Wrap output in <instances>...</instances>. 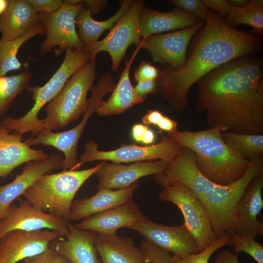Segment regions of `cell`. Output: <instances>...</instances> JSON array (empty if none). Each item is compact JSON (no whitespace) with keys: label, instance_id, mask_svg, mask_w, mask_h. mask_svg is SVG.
Wrapping results in <instances>:
<instances>
[{"label":"cell","instance_id":"obj_10","mask_svg":"<svg viewBox=\"0 0 263 263\" xmlns=\"http://www.w3.org/2000/svg\"><path fill=\"white\" fill-rule=\"evenodd\" d=\"M180 146L169 135H164L155 144L144 146L123 144L115 150H101L98 149L95 141L90 140L85 144L79 161L82 164L94 161L115 164L157 160L170 162L177 154Z\"/></svg>","mask_w":263,"mask_h":263},{"label":"cell","instance_id":"obj_34","mask_svg":"<svg viewBox=\"0 0 263 263\" xmlns=\"http://www.w3.org/2000/svg\"><path fill=\"white\" fill-rule=\"evenodd\" d=\"M230 233H225L217 238L215 241L204 250L192 253L184 257L173 255V263H208L213 254L225 246H232Z\"/></svg>","mask_w":263,"mask_h":263},{"label":"cell","instance_id":"obj_2","mask_svg":"<svg viewBox=\"0 0 263 263\" xmlns=\"http://www.w3.org/2000/svg\"><path fill=\"white\" fill-rule=\"evenodd\" d=\"M205 21L184 65L177 70L162 65L156 80L158 92L176 111L187 108L189 89L204 76L225 63L261 48L258 36L229 26L211 10L208 9Z\"/></svg>","mask_w":263,"mask_h":263},{"label":"cell","instance_id":"obj_42","mask_svg":"<svg viewBox=\"0 0 263 263\" xmlns=\"http://www.w3.org/2000/svg\"><path fill=\"white\" fill-rule=\"evenodd\" d=\"M134 90L137 94L144 99L150 94L158 92L156 80H145L137 83Z\"/></svg>","mask_w":263,"mask_h":263},{"label":"cell","instance_id":"obj_24","mask_svg":"<svg viewBox=\"0 0 263 263\" xmlns=\"http://www.w3.org/2000/svg\"><path fill=\"white\" fill-rule=\"evenodd\" d=\"M138 184L136 182L128 188L119 189H99L91 197L73 201L67 221L83 220L132 201V196Z\"/></svg>","mask_w":263,"mask_h":263},{"label":"cell","instance_id":"obj_36","mask_svg":"<svg viewBox=\"0 0 263 263\" xmlns=\"http://www.w3.org/2000/svg\"><path fill=\"white\" fill-rule=\"evenodd\" d=\"M146 263H173L170 252L143 238L140 242Z\"/></svg>","mask_w":263,"mask_h":263},{"label":"cell","instance_id":"obj_43","mask_svg":"<svg viewBox=\"0 0 263 263\" xmlns=\"http://www.w3.org/2000/svg\"><path fill=\"white\" fill-rule=\"evenodd\" d=\"M203 1L208 9L217 11L221 18L227 15L229 4L226 0H203Z\"/></svg>","mask_w":263,"mask_h":263},{"label":"cell","instance_id":"obj_49","mask_svg":"<svg viewBox=\"0 0 263 263\" xmlns=\"http://www.w3.org/2000/svg\"><path fill=\"white\" fill-rule=\"evenodd\" d=\"M9 4V1L7 0H0V15H3L6 11Z\"/></svg>","mask_w":263,"mask_h":263},{"label":"cell","instance_id":"obj_26","mask_svg":"<svg viewBox=\"0 0 263 263\" xmlns=\"http://www.w3.org/2000/svg\"><path fill=\"white\" fill-rule=\"evenodd\" d=\"M140 45L131 58L126 61L125 67L119 79L112 90V94L106 101L102 100L96 112L99 115L108 116L123 113L135 104L142 102L144 99L135 92L130 78L131 67L139 50Z\"/></svg>","mask_w":263,"mask_h":263},{"label":"cell","instance_id":"obj_23","mask_svg":"<svg viewBox=\"0 0 263 263\" xmlns=\"http://www.w3.org/2000/svg\"><path fill=\"white\" fill-rule=\"evenodd\" d=\"M0 123V178H5L20 165L32 161L43 160L49 155L42 150L31 148L22 142V135L10 133Z\"/></svg>","mask_w":263,"mask_h":263},{"label":"cell","instance_id":"obj_1","mask_svg":"<svg viewBox=\"0 0 263 263\" xmlns=\"http://www.w3.org/2000/svg\"><path fill=\"white\" fill-rule=\"evenodd\" d=\"M195 111L209 128L249 134L263 133V73L261 60L249 55L212 70L197 83Z\"/></svg>","mask_w":263,"mask_h":263},{"label":"cell","instance_id":"obj_4","mask_svg":"<svg viewBox=\"0 0 263 263\" xmlns=\"http://www.w3.org/2000/svg\"><path fill=\"white\" fill-rule=\"evenodd\" d=\"M104 161L82 170H65L40 177L23 193L25 199L42 211L67 220L74 198L82 185Z\"/></svg>","mask_w":263,"mask_h":263},{"label":"cell","instance_id":"obj_50","mask_svg":"<svg viewBox=\"0 0 263 263\" xmlns=\"http://www.w3.org/2000/svg\"><path fill=\"white\" fill-rule=\"evenodd\" d=\"M25 263L24 262H19V263Z\"/></svg>","mask_w":263,"mask_h":263},{"label":"cell","instance_id":"obj_16","mask_svg":"<svg viewBox=\"0 0 263 263\" xmlns=\"http://www.w3.org/2000/svg\"><path fill=\"white\" fill-rule=\"evenodd\" d=\"M154 179L162 187L178 182L198 197L219 186L203 175L197 167L194 153L188 148L181 146L177 154L169 163L164 172L154 175Z\"/></svg>","mask_w":263,"mask_h":263},{"label":"cell","instance_id":"obj_8","mask_svg":"<svg viewBox=\"0 0 263 263\" xmlns=\"http://www.w3.org/2000/svg\"><path fill=\"white\" fill-rule=\"evenodd\" d=\"M114 85L113 75L111 74H107L99 79L97 85L92 88V95L89 99L88 107L81 121L73 128L59 132L43 130L25 142L29 146L41 144L57 149L64 154L63 170H77L82 164L77 159L78 140L89 118L96 112L105 95L111 92Z\"/></svg>","mask_w":263,"mask_h":263},{"label":"cell","instance_id":"obj_30","mask_svg":"<svg viewBox=\"0 0 263 263\" xmlns=\"http://www.w3.org/2000/svg\"><path fill=\"white\" fill-rule=\"evenodd\" d=\"M45 34L43 25L38 22L34 28L21 37L7 40L0 39V77L3 76L11 71L19 70L22 67L28 66L27 63L21 62L17 57L19 49L31 38Z\"/></svg>","mask_w":263,"mask_h":263},{"label":"cell","instance_id":"obj_29","mask_svg":"<svg viewBox=\"0 0 263 263\" xmlns=\"http://www.w3.org/2000/svg\"><path fill=\"white\" fill-rule=\"evenodd\" d=\"M132 0L120 1V7L112 17L104 21L94 20L88 10L84 5L79 10L75 19V24L78 28V36L83 49H87L98 40L105 31L111 29L114 24L126 13Z\"/></svg>","mask_w":263,"mask_h":263},{"label":"cell","instance_id":"obj_37","mask_svg":"<svg viewBox=\"0 0 263 263\" xmlns=\"http://www.w3.org/2000/svg\"><path fill=\"white\" fill-rule=\"evenodd\" d=\"M175 8L194 16L201 20L206 19L208 9L201 0H171Z\"/></svg>","mask_w":263,"mask_h":263},{"label":"cell","instance_id":"obj_5","mask_svg":"<svg viewBox=\"0 0 263 263\" xmlns=\"http://www.w3.org/2000/svg\"><path fill=\"white\" fill-rule=\"evenodd\" d=\"M65 52L63 62L45 85L28 87L35 102L32 108L20 117L6 116L2 118L1 123L10 132L21 135L31 132L33 137L43 130L42 119L38 117L40 110L58 94L69 78L90 60L83 49H67Z\"/></svg>","mask_w":263,"mask_h":263},{"label":"cell","instance_id":"obj_3","mask_svg":"<svg viewBox=\"0 0 263 263\" xmlns=\"http://www.w3.org/2000/svg\"><path fill=\"white\" fill-rule=\"evenodd\" d=\"M219 127L199 131H175L168 135L180 146L191 150L199 170L207 179L225 186L241 178L251 160L236 152L223 141Z\"/></svg>","mask_w":263,"mask_h":263},{"label":"cell","instance_id":"obj_21","mask_svg":"<svg viewBox=\"0 0 263 263\" xmlns=\"http://www.w3.org/2000/svg\"><path fill=\"white\" fill-rule=\"evenodd\" d=\"M263 174L256 177L249 185L235 210V232L255 239L263 236V223L257 217L263 208Z\"/></svg>","mask_w":263,"mask_h":263},{"label":"cell","instance_id":"obj_19","mask_svg":"<svg viewBox=\"0 0 263 263\" xmlns=\"http://www.w3.org/2000/svg\"><path fill=\"white\" fill-rule=\"evenodd\" d=\"M63 158L52 154L43 160L26 163L20 173L10 183L0 186V221L14 201L41 176L63 168Z\"/></svg>","mask_w":263,"mask_h":263},{"label":"cell","instance_id":"obj_27","mask_svg":"<svg viewBox=\"0 0 263 263\" xmlns=\"http://www.w3.org/2000/svg\"><path fill=\"white\" fill-rule=\"evenodd\" d=\"M38 23L37 13L27 0H11L0 18L1 38L11 40L19 38Z\"/></svg>","mask_w":263,"mask_h":263},{"label":"cell","instance_id":"obj_14","mask_svg":"<svg viewBox=\"0 0 263 263\" xmlns=\"http://www.w3.org/2000/svg\"><path fill=\"white\" fill-rule=\"evenodd\" d=\"M204 25L202 21L184 29L150 36L139 44L151 56L152 61L175 70L186 63L187 49L191 38Z\"/></svg>","mask_w":263,"mask_h":263},{"label":"cell","instance_id":"obj_22","mask_svg":"<svg viewBox=\"0 0 263 263\" xmlns=\"http://www.w3.org/2000/svg\"><path fill=\"white\" fill-rule=\"evenodd\" d=\"M68 226V235L57 238L50 244L49 247L71 263H102L95 246L98 234L77 228L69 221Z\"/></svg>","mask_w":263,"mask_h":263},{"label":"cell","instance_id":"obj_32","mask_svg":"<svg viewBox=\"0 0 263 263\" xmlns=\"http://www.w3.org/2000/svg\"><path fill=\"white\" fill-rule=\"evenodd\" d=\"M221 136L229 148L250 160L263 156V134L223 132Z\"/></svg>","mask_w":263,"mask_h":263},{"label":"cell","instance_id":"obj_46","mask_svg":"<svg viewBox=\"0 0 263 263\" xmlns=\"http://www.w3.org/2000/svg\"><path fill=\"white\" fill-rule=\"evenodd\" d=\"M84 5L88 9L91 15L97 14L104 10L106 6L107 1L102 0H83Z\"/></svg>","mask_w":263,"mask_h":263},{"label":"cell","instance_id":"obj_44","mask_svg":"<svg viewBox=\"0 0 263 263\" xmlns=\"http://www.w3.org/2000/svg\"><path fill=\"white\" fill-rule=\"evenodd\" d=\"M213 263H239L238 254L229 250L222 251L216 256Z\"/></svg>","mask_w":263,"mask_h":263},{"label":"cell","instance_id":"obj_41","mask_svg":"<svg viewBox=\"0 0 263 263\" xmlns=\"http://www.w3.org/2000/svg\"><path fill=\"white\" fill-rule=\"evenodd\" d=\"M37 13L51 14L61 6V0H27Z\"/></svg>","mask_w":263,"mask_h":263},{"label":"cell","instance_id":"obj_38","mask_svg":"<svg viewBox=\"0 0 263 263\" xmlns=\"http://www.w3.org/2000/svg\"><path fill=\"white\" fill-rule=\"evenodd\" d=\"M23 262L25 263H71L65 257L50 247L38 255L24 259Z\"/></svg>","mask_w":263,"mask_h":263},{"label":"cell","instance_id":"obj_47","mask_svg":"<svg viewBox=\"0 0 263 263\" xmlns=\"http://www.w3.org/2000/svg\"><path fill=\"white\" fill-rule=\"evenodd\" d=\"M162 113L156 110H150L142 118V121L145 125H153L156 126L158 121L163 116Z\"/></svg>","mask_w":263,"mask_h":263},{"label":"cell","instance_id":"obj_9","mask_svg":"<svg viewBox=\"0 0 263 263\" xmlns=\"http://www.w3.org/2000/svg\"><path fill=\"white\" fill-rule=\"evenodd\" d=\"M160 200L174 204L181 211L184 225L201 252L216 240L207 213L198 196L183 184L175 182L163 187Z\"/></svg>","mask_w":263,"mask_h":263},{"label":"cell","instance_id":"obj_17","mask_svg":"<svg viewBox=\"0 0 263 263\" xmlns=\"http://www.w3.org/2000/svg\"><path fill=\"white\" fill-rule=\"evenodd\" d=\"M128 228L177 256L184 257L199 252L195 240L184 224L166 225L154 223L148 218Z\"/></svg>","mask_w":263,"mask_h":263},{"label":"cell","instance_id":"obj_6","mask_svg":"<svg viewBox=\"0 0 263 263\" xmlns=\"http://www.w3.org/2000/svg\"><path fill=\"white\" fill-rule=\"evenodd\" d=\"M95 63L96 58L91 59L76 71L48 103L46 116L42 119L43 130L62 129L85 113L89 105L87 94L96 77Z\"/></svg>","mask_w":263,"mask_h":263},{"label":"cell","instance_id":"obj_18","mask_svg":"<svg viewBox=\"0 0 263 263\" xmlns=\"http://www.w3.org/2000/svg\"><path fill=\"white\" fill-rule=\"evenodd\" d=\"M169 163L147 161L125 165L104 161L95 173L98 178L97 189L128 188L142 177L163 173Z\"/></svg>","mask_w":263,"mask_h":263},{"label":"cell","instance_id":"obj_45","mask_svg":"<svg viewBox=\"0 0 263 263\" xmlns=\"http://www.w3.org/2000/svg\"><path fill=\"white\" fill-rule=\"evenodd\" d=\"M178 123L164 114L157 123L156 126L161 131L169 132L177 131Z\"/></svg>","mask_w":263,"mask_h":263},{"label":"cell","instance_id":"obj_11","mask_svg":"<svg viewBox=\"0 0 263 263\" xmlns=\"http://www.w3.org/2000/svg\"><path fill=\"white\" fill-rule=\"evenodd\" d=\"M144 4L142 0H132L128 10L114 24L107 35L92 47L84 49L90 59L96 58L99 53L108 52L112 60V70L118 69L129 46L133 44L138 46L142 39L139 16Z\"/></svg>","mask_w":263,"mask_h":263},{"label":"cell","instance_id":"obj_31","mask_svg":"<svg viewBox=\"0 0 263 263\" xmlns=\"http://www.w3.org/2000/svg\"><path fill=\"white\" fill-rule=\"evenodd\" d=\"M225 17L224 21L230 26L246 25L252 28L255 34H261L263 31V1L250 0L248 5L243 7L229 5Z\"/></svg>","mask_w":263,"mask_h":263},{"label":"cell","instance_id":"obj_13","mask_svg":"<svg viewBox=\"0 0 263 263\" xmlns=\"http://www.w3.org/2000/svg\"><path fill=\"white\" fill-rule=\"evenodd\" d=\"M65 219L45 212L26 199H19L18 205L13 203L0 221V239L14 230L27 231L50 229L66 237L69 233Z\"/></svg>","mask_w":263,"mask_h":263},{"label":"cell","instance_id":"obj_48","mask_svg":"<svg viewBox=\"0 0 263 263\" xmlns=\"http://www.w3.org/2000/svg\"><path fill=\"white\" fill-rule=\"evenodd\" d=\"M226 1L229 5L236 7L246 6L250 2V0H228Z\"/></svg>","mask_w":263,"mask_h":263},{"label":"cell","instance_id":"obj_40","mask_svg":"<svg viewBox=\"0 0 263 263\" xmlns=\"http://www.w3.org/2000/svg\"><path fill=\"white\" fill-rule=\"evenodd\" d=\"M132 134L135 141L145 144H152L155 140L154 132L143 124H135L132 128Z\"/></svg>","mask_w":263,"mask_h":263},{"label":"cell","instance_id":"obj_20","mask_svg":"<svg viewBox=\"0 0 263 263\" xmlns=\"http://www.w3.org/2000/svg\"><path fill=\"white\" fill-rule=\"evenodd\" d=\"M148 219L133 201L96 213L75 225L98 235L112 236L121 227H129Z\"/></svg>","mask_w":263,"mask_h":263},{"label":"cell","instance_id":"obj_7","mask_svg":"<svg viewBox=\"0 0 263 263\" xmlns=\"http://www.w3.org/2000/svg\"><path fill=\"white\" fill-rule=\"evenodd\" d=\"M263 173V156L251 160L244 174L225 186H218L198 197L210 220L215 237L235 232V210L250 183Z\"/></svg>","mask_w":263,"mask_h":263},{"label":"cell","instance_id":"obj_15","mask_svg":"<svg viewBox=\"0 0 263 263\" xmlns=\"http://www.w3.org/2000/svg\"><path fill=\"white\" fill-rule=\"evenodd\" d=\"M60 237L57 231L47 229L8 232L0 239V263H18L38 255Z\"/></svg>","mask_w":263,"mask_h":263},{"label":"cell","instance_id":"obj_39","mask_svg":"<svg viewBox=\"0 0 263 263\" xmlns=\"http://www.w3.org/2000/svg\"><path fill=\"white\" fill-rule=\"evenodd\" d=\"M160 74V69L151 62L143 61L135 71L134 77L138 83L145 80H157Z\"/></svg>","mask_w":263,"mask_h":263},{"label":"cell","instance_id":"obj_25","mask_svg":"<svg viewBox=\"0 0 263 263\" xmlns=\"http://www.w3.org/2000/svg\"><path fill=\"white\" fill-rule=\"evenodd\" d=\"M201 21L176 8L169 12H161L143 7L139 16L140 35L144 39L152 35L191 27Z\"/></svg>","mask_w":263,"mask_h":263},{"label":"cell","instance_id":"obj_28","mask_svg":"<svg viewBox=\"0 0 263 263\" xmlns=\"http://www.w3.org/2000/svg\"><path fill=\"white\" fill-rule=\"evenodd\" d=\"M95 246L102 263H146L140 247L130 238L98 235Z\"/></svg>","mask_w":263,"mask_h":263},{"label":"cell","instance_id":"obj_33","mask_svg":"<svg viewBox=\"0 0 263 263\" xmlns=\"http://www.w3.org/2000/svg\"><path fill=\"white\" fill-rule=\"evenodd\" d=\"M33 74L25 71L17 75L0 77V115L9 107L15 98L27 88Z\"/></svg>","mask_w":263,"mask_h":263},{"label":"cell","instance_id":"obj_35","mask_svg":"<svg viewBox=\"0 0 263 263\" xmlns=\"http://www.w3.org/2000/svg\"><path fill=\"white\" fill-rule=\"evenodd\" d=\"M230 241L236 253L245 252L258 263H263V246L255 239L233 233L230 235Z\"/></svg>","mask_w":263,"mask_h":263},{"label":"cell","instance_id":"obj_12","mask_svg":"<svg viewBox=\"0 0 263 263\" xmlns=\"http://www.w3.org/2000/svg\"><path fill=\"white\" fill-rule=\"evenodd\" d=\"M84 5L83 0L77 4L64 2L55 13H38V22L45 30L46 38L41 43L42 52L54 51L58 56L67 49H83L75 28L76 16Z\"/></svg>","mask_w":263,"mask_h":263}]
</instances>
